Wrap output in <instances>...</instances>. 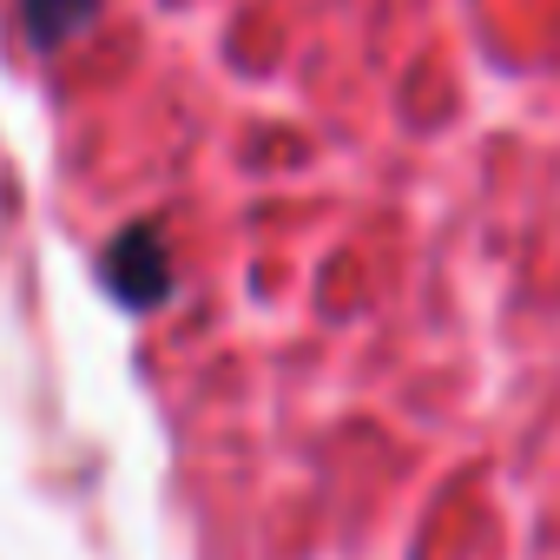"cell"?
<instances>
[{
	"instance_id": "2",
	"label": "cell",
	"mask_w": 560,
	"mask_h": 560,
	"mask_svg": "<svg viewBox=\"0 0 560 560\" xmlns=\"http://www.w3.org/2000/svg\"><path fill=\"white\" fill-rule=\"evenodd\" d=\"M21 14H27V34L40 47H54V40H73L100 14V0H21Z\"/></svg>"
},
{
	"instance_id": "1",
	"label": "cell",
	"mask_w": 560,
	"mask_h": 560,
	"mask_svg": "<svg viewBox=\"0 0 560 560\" xmlns=\"http://www.w3.org/2000/svg\"><path fill=\"white\" fill-rule=\"evenodd\" d=\"M106 284L119 291L126 311H159L172 298V250L152 224L119 231V244L106 250Z\"/></svg>"
}]
</instances>
